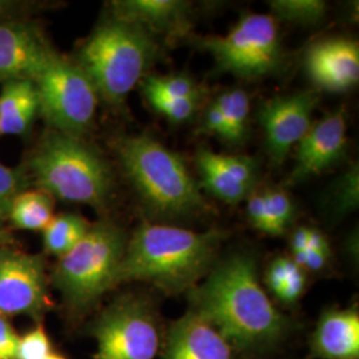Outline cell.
I'll return each mask as SVG.
<instances>
[{
    "label": "cell",
    "instance_id": "d590c367",
    "mask_svg": "<svg viewBox=\"0 0 359 359\" xmlns=\"http://www.w3.org/2000/svg\"><path fill=\"white\" fill-rule=\"evenodd\" d=\"M4 218L6 216L3 213H0V249L1 245L6 243V231H4Z\"/></svg>",
    "mask_w": 359,
    "mask_h": 359
},
{
    "label": "cell",
    "instance_id": "f35d334b",
    "mask_svg": "<svg viewBox=\"0 0 359 359\" xmlns=\"http://www.w3.org/2000/svg\"><path fill=\"white\" fill-rule=\"evenodd\" d=\"M0 136H1V130H0Z\"/></svg>",
    "mask_w": 359,
    "mask_h": 359
},
{
    "label": "cell",
    "instance_id": "2e32d148",
    "mask_svg": "<svg viewBox=\"0 0 359 359\" xmlns=\"http://www.w3.org/2000/svg\"><path fill=\"white\" fill-rule=\"evenodd\" d=\"M163 359H233V353L213 326L189 311L172 325Z\"/></svg>",
    "mask_w": 359,
    "mask_h": 359
},
{
    "label": "cell",
    "instance_id": "ba28073f",
    "mask_svg": "<svg viewBox=\"0 0 359 359\" xmlns=\"http://www.w3.org/2000/svg\"><path fill=\"white\" fill-rule=\"evenodd\" d=\"M34 84L38 92L39 114L53 130L80 137L90 129L99 95L77 63L56 55Z\"/></svg>",
    "mask_w": 359,
    "mask_h": 359
},
{
    "label": "cell",
    "instance_id": "836d02e7",
    "mask_svg": "<svg viewBox=\"0 0 359 359\" xmlns=\"http://www.w3.org/2000/svg\"><path fill=\"white\" fill-rule=\"evenodd\" d=\"M19 335L4 316H0V359H16Z\"/></svg>",
    "mask_w": 359,
    "mask_h": 359
},
{
    "label": "cell",
    "instance_id": "d4e9b609",
    "mask_svg": "<svg viewBox=\"0 0 359 359\" xmlns=\"http://www.w3.org/2000/svg\"><path fill=\"white\" fill-rule=\"evenodd\" d=\"M142 90H151L177 99H201V90L192 77L184 74L147 76L140 81Z\"/></svg>",
    "mask_w": 359,
    "mask_h": 359
},
{
    "label": "cell",
    "instance_id": "484cf974",
    "mask_svg": "<svg viewBox=\"0 0 359 359\" xmlns=\"http://www.w3.org/2000/svg\"><path fill=\"white\" fill-rule=\"evenodd\" d=\"M142 93L154 111L165 116L172 123H184L189 120L200 104V99H177L151 90H142Z\"/></svg>",
    "mask_w": 359,
    "mask_h": 359
},
{
    "label": "cell",
    "instance_id": "74e56055",
    "mask_svg": "<svg viewBox=\"0 0 359 359\" xmlns=\"http://www.w3.org/2000/svg\"><path fill=\"white\" fill-rule=\"evenodd\" d=\"M43 359H65L63 355H59V354H55V353H50L46 358Z\"/></svg>",
    "mask_w": 359,
    "mask_h": 359
},
{
    "label": "cell",
    "instance_id": "52a82bcc",
    "mask_svg": "<svg viewBox=\"0 0 359 359\" xmlns=\"http://www.w3.org/2000/svg\"><path fill=\"white\" fill-rule=\"evenodd\" d=\"M218 72L259 79L277 72L283 51L277 20L271 15L246 13L225 36L201 39Z\"/></svg>",
    "mask_w": 359,
    "mask_h": 359
},
{
    "label": "cell",
    "instance_id": "4dcf8cb0",
    "mask_svg": "<svg viewBox=\"0 0 359 359\" xmlns=\"http://www.w3.org/2000/svg\"><path fill=\"white\" fill-rule=\"evenodd\" d=\"M305 286H306L305 271L302 268L297 266L294 271L287 277V280L274 294L285 304H293L302 295Z\"/></svg>",
    "mask_w": 359,
    "mask_h": 359
},
{
    "label": "cell",
    "instance_id": "cb8c5ba5",
    "mask_svg": "<svg viewBox=\"0 0 359 359\" xmlns=\"http://www.w3.org/2000/svg\"><path fill=\"white\" fill-rule=\"evenodd\" d=\"M273 18L298 26H316L326 16V3L321 0H271Z\"/></svg>",
    "mask_w": 359,
    "mask_h": 359
},
{
    "label": "cell",
    "instance_id": "e575fe53",
    "mask_svg": "<svg viewBox=\"0 0 359 359\" xmlns=\"http://www.w3.org/2000/svg\"><path fill=\"white\" fill-rule=\"evenodd\" d=\"M204 128L225 142H228L229 139V132H228L225 117L216 103L212 104L206 111L205 117H204Z\"/></svg>",
    "mask_w": 359,
    "mask_h": 359
},
{
    "label": "cell",
    "instance_id": "4fadbf2b",
    "mask_svg": "<svg viewBox=\"0 0 359 359\" xmlns=\"http://www.w3.org/2000/svg\"><path fill=\"white\" fill-rule=\"evenodd\" d=\"M346 132V118L342 111L326 116L317 126L309 129L298 142L290 181H304L334 165L345 154Z\"/></svg>",
    "mask_w": 359,
    "mask_h": 359
},
{
    "label": "cell",
    "instance_id": "603a6c76",
    "mask_svg": "<svg viewBox=\"0 0 359 359\" xmlns=\"http://www.w3.org/2000/svg\"><path fill=\"white\" fill-rule=\"evenodd\" d=\"M225 117L229 139L228 142L238 144L244 140L250 111L249 96L244 90L234 88L221 93L215 102Z\"/></svg>",
    "mask_w": 359,
    "mask_h": 359
},
{
    "label": "cell",
    "instance_id": "5bb4252c",
    "mask_svg": "<svg viewBox=\"0 0 359 359\" xmlns=\"http://www.w3.org/2000/svg\"><path fill=\"white\" fill-rule=\"evenodd\" d=\"M311 81L327 92H345L359 79L358 44L350 39H327L313 44L305 56Z\"/></svg>",
    "mask_w": 359,
    "mask_h": 359
},
{
    "label": "cell",
    "instance_id": "7402d4cb",
    "mask_svg": "<svg viewBox=\"0 0 359 359\" xmlns=\"http://www.w3.org/2000/svg\"><path fill=\"white\" fill-rule=\"evenodd\" d=\"M90 224L74 213L53 216L43 231L46 252L59 258L68 253L86 236Z\"/></svg>",
    "mask_w": 359,
    "mask_h": 359
},
{
    "label": "cell",
    "instance_id": "f546056e",
    "mask_svg": "<svg viewBox=\"0 0 359 359\" xmlns=\"http://www.w3.org/2000/svg\"><path fill=\"white\" fill-rule=\"evenodd\" d=\"M51 351V342L46 330L39 326L19 338L16 359H43Z\"/></svg>",
    "mask_w": 359,
    "mask_h": 359
},
{
    "label": "cell",
    "instance_id": "8d00e7d4",
    "mask_svg": "<svg viewBox=\"0 0 359 359\" xmlns=\"http://www.w3.org/2000/svg\"><path fill=\"white\" fill-rule=\"evenodd\" d=\"M11 8V3L10 1H3L0 0V19L7 13V11Z\"/></svg>",
    "mask_w": 359,
    "mask_h": 359
},
{
    "label": "cell",
    "instance_id": "83f0119b",
    "mask_svg": "<svg viewBox=\"0 0 359 359\" xmlns=\"http://www.w3.org/2000/svg\"><path fill=\"white\" fill-rule=\"evenodd\" d=\"M213 160L231 177L252 189L256 187L258 179V164L253 158L244 156H228L212 152Z\"/></svg>",
    "mask_w": 359,
    "mask_h": 359
},
{
    "label": "cell",
    "instance_id": "8992f818",
    "mask_svg": "<svg viewBox=\"0 0 359 359\" xmlns=\"http://www.w3.org/2000/svg\"><path fill=\"white\" fill-rule=\"evenodd\" d=\"M127 246L126 233L109 221L90 225L86 236L59 258L53 283L65 304L87 310L114 287Z\"/></svg>",
    "mask_w": 359,
    "mask_h": 359
},
{
    "label": "cell",
    "instance_id": "1f68e13d",
    "mask_svg": "<svg viewBox=\"0 0 359 359\" xmlns=\"http://www.w3.org/2000/svg\"><path fill=\"white\" fill-rule=\"evenodd\" d=\"M304 249H330L321 231L310 228H299L294 231L292 238L293 253Z\"/></svg>",
    "mask_w": 359,
    "mask_h": 359
},
{
    "label": "cell",
    "instance_id": "5b68a950",
    "mask_svg": "<svg viewBox=\"0 0 359 359\" xmlns=\"http://www.w3.org/2000/svg\"><path fill=\"white\" fill-rule=\"evenodd\" d=\"M28 169L40 191L68 203L102 209L114 189L103 157L80 137L56 130L31 154Z\"/></svg>",
    "mask_w": 359,
    "mask_h": 359
},
{
    "label": "cell",
    "instance_id": "7c38bea8",
    "mask_svg": "<svg viewBox=\"0 0 359 359\" xmlns=\"http://www.w3.org/2000/svg\"><path fill=\"white\" fill-rule=\"evenodd\" d=\"M57 53L38 27L25 22L0 23V83L34 81Z\"/></svg>",
    "mask_w": 359,
    "mask_h": 359
},
{
    "label": "cell",
    "instance_id": "8fae6325",
    "mask_svg": "<svg viewBox=\"0 0 359 359\" xmlns=\"http://www.w3.org/2000/svg\"><path fill=\"white\" fill-rule=\"evenodd\" d=\"M314 90L277 96L259 107L258 120L265 132V145L274 163L283 164L290 149L311 128V114L318 103Z\"/></svg>",
    "mask_w": 359,
    "mask_h": 359
},
{
    "label": "cell",
    "instance_id": "9a60e30c",
    "mask_svg": "<svg viewBox=\"0 0 359 359\" xmlns=\"http://www.w3.org/2000/svg\"><path fill=\"white\" fill-rule=\"evenodd\" d=\"M114 16L136 23L149 34L180 38L192 27V4L181 0H121L114 1Z\"/></svg>",
    "mask_w": 359,
    "mask_h": 359
},
{
    "label": "cell",
    "instance_id": "d6a6232c",
    "mask_svg": "<svg viewBox=\"0 0 359 359\" xmlns=\"http://www.w3.org/2000/svg\"><path fill=\"white\" fill-rule=\"evenodd\" d=\"M294 262L302 269L318 271L323 269L329 261L330 249H304L294 252Z\"/></svg>",
    "mask_w": 359,
    "mask_h": 359
},
{
    "label": "cell",
    "instance_id": "7a4b0ae2",
    "mask_svg": "<svg viewBox=\"0 0 359 359\" xmlns=\"http://www.w3.org/2000/svg\"><path fill=\"white\" fill-rule=\"evenodd\" d=\"M221 241L218 231L142 224L127 241L116 285L145 281L172 294L192 290L212 269Z\"/></svg>",
    "mask_w": 359,
    "mask_h": 359
},
{
    "label": "cell",
    "instance_id": "30bf717a",
    "mask_svg": "<svg viewBox=\"0 0 359 359\" xmlns=\"http://www.w3.org/2000/svg\"><path fill=\"white\" fill-rule=\"evenodd\" d=\"M47 308V283L39 256L0 249V316L39 318Z\"/></svg>",
    "mask_w": 359,
    "mask_h": 359
},
{
    "label": "cell",
    "instance_id": "9c48e42d",
    "mask_svg": "<svg viewBox=\"0 0 359 359\" xmlns=\"http://www.w3.org/2000/svg\"><path fill=\"white\" fill-rule=\"evenodd\" d=\"M95 359H154L160 332L152 308L142 298L124 297L105 309L93 325Z\"/></svg>",
    "mask_w": 359,
    "mask_h": 359
},
{
    "label": "cell",
    "instance_id": "e0dca14e",
    "mask_svg": "<svg viewBox=\"0 0 359 359\" xmlns=\"http://www.w3.org/2000/svg\"><path fill=\"white\" fill-rule=\"evenodd\" d=\"M311 348L322 359H359L358 311H326L313 334Z\"/></svg>",
    "mask_w": 359,
    "mask_h": 359
},
{
    "label": "cell",
    "instance_id": "277c9868",
    "mask_svg": "<svg viewBox=\"0 0 359 359\" xmlns=\"http://www.w3.org/2000/svg\"><path fill=\"white\" fill-rule=\"evenodd\" d=\"M156 52L157 47L145 28L112 16L83 44L77 65L90 77L99 97L120 105L144 79Z\"/></svg>",
    "mask_w": 359,
    "mask_h": 359
},
{
    "label": "cell",
    "instance_id": "f1b7e54d",
    "mask_svg": "<svg viewBox=\"0 0 359 359\" xmlns=\"http://www.w3.org/2000/svg\"><path fill=\"white\" fill-rule=\"evenodd\" d=\"M27 176L25 169L7 167L0 163V213L6 218L13 198L26 191Z\"/></svg>",
    "mask_w": 359,
    "mask_h": 359
},
{
    "label": "cell",
    "instance_id": "6da1fadb",
    "mask_svg": "<svg viewBox=\"0 0 359 359\" xmlns=\"http://www.w3.org/2000/svg\"><path fill=\"white\" fill-rule=\"evenodd\" d=\"M189 293L193 313L213 326L231 347L268 346L285 330L286 321L258 283L252 257L226 258Z\"/></svg>",
    "mask_w": 359,
    "mask_h": 359
},
{
    "label": "cell",
    "instance_id": "4316f807",
    "mask_svg": "<svg viewBox=\"0 0 359 359\" xmlns=\"http://www.w3.org/2000/svg\"><path fill=\"white\" fill-rule=\"evenodd\" d=\"M358 167L351 168L335 182L332 209L335 215L345 216L358 208Z\"/></svg>",
    "mask_w": 359,
    "mask_h": 359
},
{
    "label": "cell",
    "instance_id": "ac0fdd59",
    "mask_svg": "<svg viewBox=\"0 0 359 359\" xmlns=\"http://www.w3.org/2000/svg\"><path fill=\"white\" fill-rule=\"evenodd\" d=\"M38 115V92L34 81L15 80L3 84L0 92L1 135H25Z\"/></svg>",
    "mask_w": 359,
    "mask_h": 359
},
{
    "label": "cell",
    "instance_id": "d6986e66",
    "mask_svg": "<svg viewBox=\"0 0 359 359\" xmlns=\"http://www.w3.org/2000/svg\"><path fill=\"white\" fill-rule=\"evenodd\" d=\"M248 218L258 231L270 236L285 233L294 217L292 198L277 189L253 194L248 203Z\"/></svg>",
    "mask_w": 359,
    "mask_h": 359
},
{
    "label": "cell",
    "instance_id": "44dd1931",
    "mask_svg": "<svg viewBox=\"0 0 359 359\" xmlns=\"http://www.w3.org/2000/svg\"><path fill=\"white\" fill-rule=\"evenodd\" d=\"M197 168L208 192L228 204H237L248 198L252 189L231 177L213 160L212 151L201 149L197 154Z\"/></svg>",
    "mask_w": 359,
    "mask_h": 359
},
{
    "label": "cell",
    "instance_id": "3957f363",
    "mask_svg": "<svg viewBox=\"0 0 359 359\" xmlns=\"http://www.w3.org/2000/svg\"><path fill=\"white\" fill-rule=\"evenodd\" d=\"M123 168L157 217L185 219L206 208L200 189L179 156L148 135L130 136L118 142Z\"/></svg>",
    "mask_w": 359,
    "mask_h": 359
},
{
    "label": "cell",
    "instance_id": "ffe728a7",
    "mask_svg": "<svg viewBox=\"0 0 359 359\" xmlns=\"http://www.w3.org/2000/svg\"><path fill=\"white\" fill-rule=\"evenodd\" d=\"M7 218L22 231H44L53 218V201L43 191H23L11 203Z\"/></svg>",
    "mask_w": 359,
    "mask_h": 359
}]
</instances>
